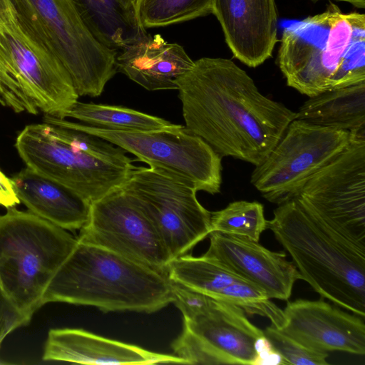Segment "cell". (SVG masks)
<instances>
[{"instance_id":"6da1fadb","label":"cell","mask_w":365,"mask_h":365,"mask_svg":"<svg viewBox=\"0 0 365 365\" xmlns=\"http://www.w3.org/2000/svg\"><path fill=\"white\" fill-rule=\"evenodd\" d=\"M175 82L185 126L222 158L261 164L296 118L230 59L201 58Z\"/></svg>"},{"instance_id":"7a4b0ae2","label":"cell","mask_w":365,"mask_h":365,"mask_svg":"<svg viewBox=\"0 0 365 365\" xmlns=\"http://www.w3.org/2000/svg\"><path fill=\"white\" fill-rule=\"evenodd\" d=\"M288 86L311 97L365 82V15L324 11L284 28L277 56Z\"/></svg>"},{"instance_id":"3957f363","label":"cell","mask_w":365,"mask_h":365,"mask_svg":"<svg viewBox=\"0 0 365 365\" xmlns=\"http://www.w3.org/2000/svg\"><path fill=\"white\" fill-rule=\"evenodd\" d=\"M173 299V281L167 273L77 238L46 287L42 305L58 302L103 312L150 314Z\"/></svg>"},{"instance_id":"277c9868","label":"cell","mask_w":365,"mask_h":365,"mask_svg":"<svg viewBox=\"0 0 365 365\" xmlns=\"http://www.w3.org/2000/svg\"><path fill=\"white\" fill-rule=\"evenodd\" d=\"M267 229L292 259L302 279L322 298L365 317V250L304 210L278 205Z\"/></svg>"},{"instance_id":"5b68a950","label":"cell","mask_w":365,"mask_h":365,"mask_svg":"<svg viewBox=\"0 0 365 365\" xmlns=\"http://www.w3.org/2000/svg\"><path fill=\"white\" fill-rule=\"evenodd\" d=\"M77 237L33 214L7 207L0 215V287L30 322Z\"/></svg>"},{"instance_id":"8992f818","label":"cell","mask_w":365,"mask_h":365,"mask_svg":"<svg viewBox=\"0 0 365 365\" xmlns=\"http://www.w3.org/2000/svg\"><path fill=\"white\" fill-rule=\"evenodd\" d=\"M9 1L21 29L66 69L78 96H101L118 71V51L92 36L73 1Z\"/></svg>"},{"instance_id":"52a82bcc","label":"cell","mask_w":365,"mask_h":365,"mask_svg":"<svg viewBox=\"0 0 365 365\" xmlns=\"http://www.w3.org/2000/svg\"><path fill=\"white\" fill-rule=\"evenodd\" d=\"M71 78L59 61L19 26L0 24V103L16 113L63 118L78 101Z\"/></svg>"},{"instance_id":"ba28073f","label":"cell","mask_w":365,"mask_h":365,"mask_svg":"<svg viewBox=\"0 0 365 365\" xmlns=\"http://www.w3.org/2000/svg\"><path fill=\"white\" fill-rule=\"evenodd\" d=\"M44 123L72 128L101 138L149 167L166 171L211 195L220 192L222 157L204 140L185 126L153 130H115L96 128L53 115H44Z\"/></svg>"},{"instance_id":"9c48e42d","label":"cell","mask_w":365,"mask_h":365,"mask_svg":"<svg viewBox=\"0 0 365 365\" xmlns=\"http://www.w3.org/2000/svg\"><path fill=\"white\" fill-rule=\"evenodd\" d=\"M312 175L293 198L307 212L365 250V130Z\"/></svg>"},{"instance_id":"30bf717a","label":"cell","mask_w":365,"mask_h":365,"mask_svg":"<svg viewBox=\"0 0 365 365\" xmlns=\"http://www.w3.org/2000/svg\"><path fill=\"white\" fill-rule=\"evenodd\" d=\"M121 185L151 221L172 259L211 233V212L198 201L197 190L170 173L135 166Z\"/></svg>"},{"instance_id":"8fae6325","label":"cell","mask_w":365,"mask_h":365,"mask_svg":"<svg viewBox=\"0 0 365 365\" xmlns=\"http://www.w3.org/2000/svg\"><path fill=\"white\" fill-rule=\"evenodd\" d=\"M351 136L347 130L294 119L266 159L255 166L250 182L272 203L289 201L347 146Z\"/></svg>"},{"instance_id":"7c38bea8","label":"cell","mask_w":365,"mask_h":365,"mask_svg":"<svg viewBox=\"0 0 365 365\" xmlns=\"http://www.w3.org/2000/svg\"><path fill=\"white\" fill-rule=\"evenodd\" d=\"M15 147L27 167L72 189L90 203L123 183L135 167L88 155L62 140L46 123L25 126Z\"/></svg>"},{"instance_id":"4fadbf2b","label":"cell","mask_w":365,"mask_h":365,"mask_svg":"<svg viewBox=\"0 0 365 365\" xmlns=\"http://www.w3.org/2000/svg\"><path fill=\"white\" fill-rule=\"evenodd\" d=\"M77 238L167 274L172 260L151 221L121 185L91 203Z\"/></svg>"},{"instance_id":"5bb4252c","label":"cell","mask_w":365,"mask_h":365,"mask_svg":"<svg viewBox=\"0 0 365 365\" xmlns=\"http://www.w3.org/2000/svg\"><path fill=\"white\" fill-rule=\"evenodd\" d=\"M264 335L241 308L215 299L207 311L183 319L172 349L187 364L255 365V343Z\"/></svg>"},{"instance_id":"9a60e30c","label":"cell","mask_w":365,"mask_h":365,"mask_svg":"<svg viewBox=\"0 0 365 365\" xmlns=\"http://www.w3.org/2000/svg\"><path fill=\"white\" fill-rule=\"evenodd\" d=\"M283 312L285 320L279 329L302 345L322 352L365 354L364 318L322 299L288 302Z\"/></svg>"},{"instance_id":"2e32d148","label":"cell","mask_w":365,"mask_h":365,"mask_svg":"<svg viewBox=\"0 0 365 365\" xmlns=\"http://www.w3.org/2000/svg\"><path fill=\"white\" fill-rule=\"evenodd\" d=\"M203 257L224 266L263 289L270 299L288 300L296 281L302 279L284 252L271 251L250 239L212 232Z\"/></svg>"},{"instance_id":"e0dca14e","label":"cell","mask_w":365,"mask_h":365,"mask_svg":"<svg viewBox=\"0 0 365 365\" xmlns=\"http://www.w3.org/2000/svg\"><path fill=\"white\" fill-rule=\"evenodd\" d=\"M212 14L235 58L255 68L272 56L278 41L274 0H212Z\"/></svg>"},{"instance_id":"ac0fdd59","label":"cell","mask_w":365,"mask_h":365,"mask_svg":"<svg viewBox=\"0 0 365 365\" xmlns=\"http://www.w3.org/2000/svg\"><path fill=\"white\" fill-rule=\"evenodd\" d=\"M42 359L83 364H187L174 354L153 352L74 328L51 329L48 332Z\"/></svg>"},{"instance_id":"d6986e66","label":"cell","mask_w":365,"mask_h":365,"mask_svg":"<svg viewBox=\"0 0 365 365\" xmlns=\"http://www.w3.org/2000/svg\"><path fill=\"white\" fill-rule=\"evenodd\" d=\"M193 61L183 47L167 42L160 35L148 34L118 52L117 71L145 89L177 90L175 80L187 72Z\"/></svg>"},{"instance_id":"ffe728a7","label":"cell","mask_w":365,"mask_h":365,"mask_svg":"<svg viewBox=\"0 0 365 365\" xmlns=\"http://www.w3.org/2000/svg\"><path fill=\"white\" fill-rule=\"evenodd\" d=\"M14 191L33 214L66 230H81L91 203L61 182L26 167L11 178Z\"/></svg>"},{"instance_id":"44dd1931","label":"cell","mask_w":365,"mask_h":365,"mask_svg":"<svg viewBox=\"0 0 365 365\" xmlns=\"http://www.w3.org/2000/svg\"><path fill=\"white\" fill-rule=\"evenodd\" d=\"M72 1L92 36L110 49L120 51L148 34L133 0Z\"/></svg>"},{"instance_id":"7402d4cb","label":"cell","mask_w":365,"mask_h":365,"mask_svg":"<svg viewBox=\"0 0 365 365\" xmlns=\"http://www.w3.org/2000/svg\"><path fill=\"white\" fill-rule=\"evenodd\" d=\"M295 119L349 132L365 130V82L309 97Z\"/></svg>"},{"instance_id":"603a6c76","label":"cell","mask_w":365,"mask_h":365,"mask_svg":"<svg viewBox=\"0 0 365 365\" xmlns=\"http://www.w3.org/2000/svg\"><path fill=\"white\" fill-rule=\"evenodd\" d=\"M66 118L89 126L115 130H153L174 125L162 118L132 108L78 101L63 115V118Z\"/></svg>"},{"instance_id":"cb8c5ba5","label":"cell","mask_w":365,"mask_h":365,"mask_svg":"<svg viewBox=\"0 0 365 365\" xmlns=\"http://www.w3.org/2000/svg\"><path fill=\"white\" fill-rule=\"evenodd\" d=\"M168 275L171 280L210 297L231 283L244 279L212 259L189 254L172 259Z\"/></svg>"},{"instance_id":"d4e9b609","label":"cell","mask_w":365,"mask_h":365,"mask_svg":"<svg viewBox=\"0 0 365 365\" xmlns=\"http://www.w3.org/2000/svg\"><path fill=\"white\" fill-rule=\"evenodd\" d=\"M211 232L244 237L259 242L261 234L267 229L264 206L259 202L237 200L225 208L211 212Z\"/></svg>"},{"instance_id":"484cf974","label":"cell","mask_w":365,"mask_h":365,"mask_svg":"<svg viewBox=\"0 0 365 365\" xmlns=\"http://www.w3.org/2000/svg\"><path fill=\"white\" fill-rule=\"evenodd\" d=\"M212 0H139L138 18L145 29L165 26L212 14Z\"/></svg>"},{"instance_id":"4316f807","label":"cell","mask_w":365,"mask_h":365,"mask_svg":"<svg viewBox=\"0 0 365 365\" xmlns=\"http://www.w3.org/2000/svg\"><path fill=\"white\" fill-rule=\"evenodd\" d=\"M212 298L237 306L250 314L267 317L278 329L284 323L283 310L263 289L245 279L231 283Z\"/></svg>"},{"instance_id":"83f0119b","label":"cell","mask_w":365,"mask_h":365,"mask_svg":"<svg viewBox=\"0 0 365 365\" xmlns=\"http://www.w3.org/2000/svg\"><path fill=\"white\" fill-rule=\"evenodd\" d=\"M264 334L280 354L286 364L327 365L329 354L311 349L288 336L274 325L265 328Z\"/></svg>"},{"instance_id":"f1b7e54d","label":"cell","mask_w":365,"mask_h":365,"mask_svg":"<svg viewBox=\"0 0 365 365\" xmlns=\"http://www.w3.org/2000/svg\"><path fill=\"white\" fill-rule=\"evenodd\" d=\"M29 321L6 297L0 287V346L6 336Z\"/></svg>"},{"instance_id":"f546056e","label":"cell","mask_w":365,"mask_h":365,"mask_svg":"<svg viewBox=\"0 0 365 365\" xmlns=\"http://www.w3.org/2000/svg\"><path fill=\"white\" fill-rule=\"evenodd\" d=\"M255 349L257 355L255 365L286 364L280 354L274 348L265 335L259 337L256 340Z\"/></svg>"},{"instance_id":"4dcf8cb0","label":"cell","mask_w":365,"mask_h":365,"mask_svg":"<svg viewBox=\"0 0 365 365\" xmlns=\"http://www.w3.org/2000/svg\"><path fill=\"white\" fill-rule=\"evenodd\" d=\"M20 201L14 191L11 178H8L0 169V205L15 207Z\"/></svg>"},{"instance_id":"1f68e13d","label":"cell","mask_w":365,"mask_h":365,"mask_svg":"<svg viewBox=\"0 0 365 365\" xmlns=\"http://www.w3.org/2000/svg\"><path fill=\"white\" fill-rule=\"evenodd\" d=\"M14 18L9 0H0V24L6 23Z\"/></svg>"},{"instance_id":"d6a6232c","label":"cell","mask_w":365,"mask_h":365,"mask_svg":"<svg viewBox=\"0 0 365 365\" xmlns=\"http://www.w3.org/2000/svg\"><path fill=\"white\" fill-rule=\"evenodd\" d=\"M312 1H319V0H312ZM339 1H345L351 4L354 6L359 9L365 8V0H335Z\"/></svg>"},{"instance_id":"836d02e7","label":"cell","mask_w":365,"mask_h":365,"mask_svg":"<svg viewBox=\"0 0 365 365\" xmlns=\"http://www.w3.org/2000/svg\"><path fill=\"white\" fill-rule=\"evenodd\" d=\"M138 1H139V0H135V7H136V4H137V3H138Z\"/></svg>"},{"instance_id":"e575fe53","label":"cell","mask_w":365,"mask_h":365,"mask_svg":"<svg viewBox=\"0 0 365 365\" xmlns=\"http://www.w3.org/2000/svg\"><path fill=\"white\" fill-rule=\"evenodd\" d=\"M133 1L134 4H135V0H133ZM135 8H136V7H135Z\"/></svg>"}]
</instances>
